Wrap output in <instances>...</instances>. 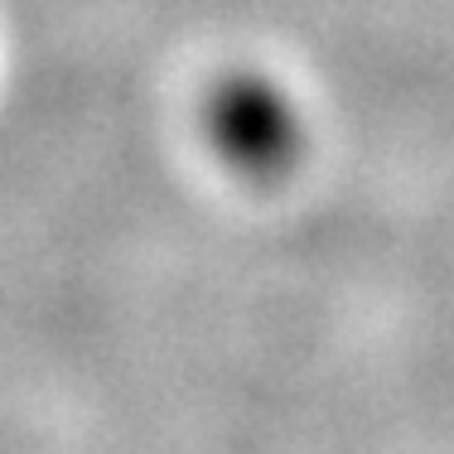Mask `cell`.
Listing matches in <instances>:
<instances>
[{
  "instance_id": "6da1fadb",
  "label": "cell",
  "mask_w": 454,
  "mask_h": 454,
  "mask_svg": "<svg viewBox=\"0 0 454 454\" xmlns=\"http://www.w3.org/2000/svg\"><path fill=\"white\" fill-rule=\"evenodd\" d=\"M203 136L227 169L247 179H280L305 150L300 106L266 73H223L203 97Z\"/></svg>"
}]
</instances>
